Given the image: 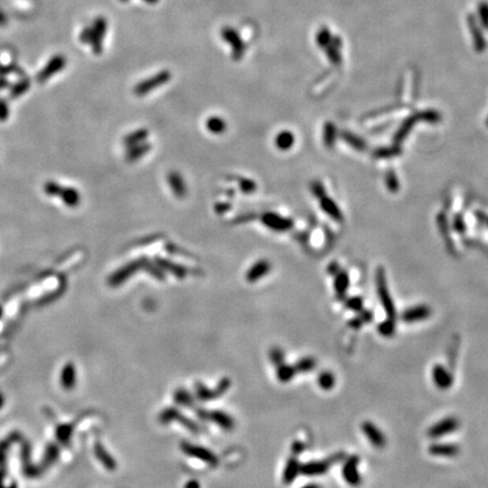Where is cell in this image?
I'll use <instances>...</instances> for the list:
<instances>
[{
    "mask_svg": "<svg viewBox=\"0 0 488 488\" xmlns=\"http://www.w3.org/2000/svg\"><path fill=\"white\" fill-rule=\"evenodd\" d=\"M148 135H149V131L147 129H144V128H141V129H137L124 137L123 144H124V146H127V147H133V146H136L138 144L144 142L146 139H147Z\"/></svg>",
    "mask_w": 488,
    "mask_h": 488,
    "instance_id": "cell-26",
    "label": "cell"
},
{
    "mask_svg": "<svg viewBox=\"0 0 488 488\" xmlns=\"http://www.w3.org/2000/svg\"><path fill=\"white\" fill-rule=\"evenodd\" d=\"M363 322L362 321V319L361 318H357V319H354V320H351V322H349V326H351V328H355V329H357V328L361 327L363 325Z\"/></svg>",
    "mask_w": 488,
    "mask_h": 488,
    "instance_id": "cell-53",
    "label": "cell"
},
{
    "mask_svg": "<svg viewBox=\"0 0 488 488\" xmlns=\"http://www.w3.org/2000/svg\"><path fill=\"white\" fill-rule=\"evenodd\" d=\"M334 291H336V294L338 297H344L346 295V292L348 290L349 286V277L346 273L340 272L336 273V277H334Z\"/></svg>",
    "mask_w": 488,
    "mask_h": 488,
    "instance_id": "cell-32",
    "label": "cell"
},
{
    "mask_svg": "<svg viewBox=\"0 0 488 488\" xmlns=\"http://www.w3.org/2000/svg\"><path fill=\"white\" fill-rule=\"evenodd\" d=\"M63 201V204L68 206L70 208L77 207L80 202V195L75 188L71 187H62L61 194L59 195Z\"/></svg>",
    "mask_w": 488,
    "mask_h": 488,
    "instance_id": "cell-24",
    "label": "cell"
},
{
    "mask_svg": "<svg viewBox=\"0 0 488 488\" xmlns=\"http://www.w3.org/2000/svg\"><path fill=\"white\" fill-rule=\"evenodd\" d=\"M386 184L391 192H397L399 189V181L393 171L388 172L386 176Z\"/></svg>",
    "mask_w": 488,
    "mask_h": 488,
    "instance_id": "cell-45",
    "label": "cell"
},
{
    "mask_svg": "<svg viewBox=\"0 0 488 488\" xmlns=\"http://www.w3.org/2000/svg\"><path fill=\"white\" fill-rule=\"evenodd\" d=\"M487 124H488V120H487Z\"/></svg>",
    "mask_w": 488,
    "mask_h": 488,
    "instance_id": "cell-61",
    "label": "cell"
},
{
    "mask_svg": "<svg viewBox=\"0 0 488 488\" xmlns=\"http://www.w3.org/2000/svg\"><path fill=\"white\" fill-rule=\"evenodd\" d=\"M376 291L377 295H379V298L381 303H382V306L386 311L388 319L394 320L395 318V310H394V304L392 298H391V295L389 293V290H388V285L386 280V275H384V272L382 268H379L376 272Z\"/></svg>",
    "mask_w": 488,
    "mask_h": 488,
    "instance_id": "cell-1",
    "label": "cell"
},
{
    "mask_svg": "<svg viewBox=\"0 0 488 488\" xmlns=\"http://www.w3.org/2000/svg\"><path fill=\"white\" fill-rule=\"evenodd\" d=\"M315 366H316V362H315L314 358L304 357V358H301L300 361L296 363V365H295L294 368H295V370H296V372H298V373H310L315 369Z\"/></svg>",
    "mask_w": 488,
    "mask_h": 488,
    "instance_id": "cell-38",
    "label": "cell"
},
{
    "mask_svg": "<svg viewBox=\"0 0 488 488\" xmlns=\"http://www.w3.org/2000/svg\"><path fill=\"white\" fill-rule=\"evenodd\" d=\"M155 262L157 263V265L161 267L163 270H165V272L172 273V275L177 277V278H181V279L184 278V277H186L189 273L186 267L177 265V263H174L165 258H161V256H156Z\"/></svg>",
    "mask_w": 488,
    "mask_h": 488,
    "instance_id": "cell-19",
    "label": "cell"
},
{
    "mask_svg": "<svg viewBox=\"0 0 488 488\" xmlns=\"http://www.w3.org/2000/svg\"><path fill=\"white\" fill-rule=\"evenodd\" d=\"M61 384L67 390L73 389L76 384V370L73 364H68L61 372Z\"/></svg>",
    "mask_w": 488,
    "mask_h": 488,
    "instance_id": "cell-29",
    "label": "cell"
},
{
    "mask_svg": "<svg viewBox=\"0 0 488 488\" xmlns=\"http://www.w3.org/2000/svg\"><path fill=\"white\" fill-rule=\"evenodd\" d=\"M318 384L322 390L329 391L332 389L334 384H336V377H334V375L331 372L325 371L320 373V375L318 377Z\"/></svg>",
    "mask_w": 488,
    "mask_h": 488,
    "instance_id": "cell-37",
    "label": "cell"
},
{
    "mask_svg": "<svg viewBox=\"0 0 488 488\" xmlns=\"http://www.w3.org/2000/svg\"><path fill=\"white\" fill-rule=\"evenodd\" d=\"M62 187L60 186L58 182L56 181H48V182L44 183L43 186V191L45 195H48L49 197H59L60 194H61Z\"/></svg>",
    "mask_w": 488,
    "mask_h": 488,
    "instance_id": "cell-43",
    "label": "cell"
},
{
    "mask_svg": "<svg viewBox=\"0 0 488 488\" xmlns=\"http://www.w3.org/2000/svg\"><path fill=\"white\" fill-rule=\"evenodd\" d=\"M429 452L435 457H444V458H453L457 457L460 452L458 445L455 444H443V443H435L432 444L429 448Z\"/></svg>",
    "mask_w": 488,
    "mask_h": 488,
    "instance_id": "cell-18",
    "label": "cell"
},
{
    "mask_svg": "<svg viewBox=\"0 0 488 488\" xmlns=\"http://www.w3.org/2000/svg\"><path fill=\"white\" fill-rule=\"evenodd\" d=\"M67 60L63 56L61 55H57L53 56L51 59L49 60L47 65H45L43 68L40 70V73L38 74L37 79L40 84H43L50 79L52 76H55L59 73L60 70H62L66 67Z\"/></svg>",
    "mask_w": 488,
    "mask_h": 488,
    "instance_id": "cell-7",
    "label": "cell"
},
{
    "mask_svg": "<svg viewBox=\"0 0 488 488\" xmlns=\"http://www.w3.org/2000/svg\"><path fill=\"white\" fill-rule=\"evenodd\" d=\"M30 86H31V80L28 79V78H25V79L19 81L16 85H14L12 91H10V96H12V98H20V96H22L24 93H26Z\"/></svg>",
    "mask_w": 488,
    "mask_h": 488,
    "instance_id": "cell-39",
    "label": "cell"
},
{
    "mask_svg": "<svg viewBox=\"0 0 488 488\" xmlns=\"http://www.w3.org/2000/svg\"><path fill=\"white\" fill-rule=\"evenodd\" d=\"M167 182H169L171 190L173 191V194L176 197L182 199L186 197L187 195V186L186 182H184L182 176L180 173H177L174 171V172H171L169 176H167Z\"/></svg>",
    "mask_w": 488,
    "mask_h": 488,
    "instance_id": "cell-20",
    "label": "cell"
},
{
    "mask_svg": "<svg viewBox=\"0 0 488 488\" xmlns=\"http://www.w3.org/2000/svg\"><path fill=\"white\" fill-rule=\"evenodd\" d=\"M186 488H200V485H199V483L195 482V480H190V482L186 485Z\"/></svg>",
    "mask_w": 488,
    "mask_h": 488,
    "instance_id": "cell-55",
    "label": "cell"
},
{
    "mask_svg": "<svg viewBox=\"0 0 488 488\" xmlns=\"http://www.w3.org/2000/svg\"><path fill=\"white\" fill-rule=\"evenodd\" d=\"M108 22L104 17H96V20L91 25V35L88 43L91 44L92 50L95 55H101L103 50V41H104Z\"/></svg>",
    "mask_w": 488,
    "mask_h": 488,
    "instance_id": "cell-4",
    "label": "cell"
},
{
    "mask_svg": "<svg viewBox=\"0 0 488 488\" xmlns=\"http://www.w3.org/2000/svg\"><path fill=\"white\" fill-rule=\"evenodd\" d=\"M206 128L212 134H222L226 130V122L220 117H210L206 121Z\"/></svg>",
    "mask_w": 488,
    "mask_h": 488,
    "instance_id": "cell-34",
    "label": "cell"
},
{
    "mask_svg": "<svg viewBox=\"0 0 488 488\" xmlns=\"http://www.w3.org/2000/svg\"><path fill=\"white\" fill-rule=\"evenodd\" d=\"M362 430L374 448L382 449L386 447L387 440L384 434L379 427L372 422H364L362 424Z\"/></svg>",
    "mask_w": 488,
    "mask_h": 488,
    "instance_id": "cell-13",
    "label": "cell"
},
{
    "mask_svg": "<svg viewBox=\"0 0 488 488\" xmlns=\"http://www.w3.org/2000/svg\"><path fill=\"white\" fill-rule=\"evenodd\" d=\"M331 465L330 461H310L301 466V473L305 476H320L328 471Z\"/></svg>",
    "mask_w": 488,
    "mask_h": 488,
    "instance_id": "cell-21",
    "label": "cell"
},
{
    "mask_svg": "<svg viewBox=\"0 0 488 488\" xmlns=\"http://www.w3.org/2000/svg\"><path fill=\"white\" fill-rule=\"evenodd\" d=\"M358 465L359 458L357 455H351L345 460L341 473H343L344 480L348 485L355 487L362 483V477L358 471Z\"/></svg>",
    "mask_w": 488,
    "mask_h": 488,
    "instance_id": "cell-8",
    "label": "cell"
},
{
    "mask_svg": "<svg viewBox=\"0 0 488 488\" xmlns=\"http://www.w3.org/2000/svg\"><path fill=\"white\" fill-rule=\"evenodd\" d=\"M430 314H432V311H430L429 306L417 305V306H412V308L404 311L401 315V319L407 323H415L429 319Z\"/></svg>",
    "mask_w": 488,
    "mask_h": 488,
    "instance_id": "cell-16",
    "label": "cell"
},
{
    "mask_svg": "<svg viewBox=\"0 0 488 488\" xmlns=\"http://www.w3.org/2000/svg\"><path fill=\"white\" fill-rule=\"evenodd\" d=\"M294 142H295L294 134L288 130L281 131V133L277 135L275 139L276 147L280 149V151H288V149H291L293 147Z\"/></svg>",
    "mask_w": 488,
    "mask_h": 488,
    "instance_id": "cell-27",
    "label": "cell"
},
{
    "mask_svg": "<svg viewBox=\"0 0 488 488\" xmlns=\"http://www.w3.org/2000/svg\"><path fill=\"white\" fill-rule=\"evenodd\" d=\"M230 380L229 379H223L218 384V388L216 390H209L207 387H205L204 384L197 383L195 386V393H197L198 399H200L202 401H208V400H214V399H217L220 395H223L224 393L229 390L230 388Z\"/></svg>",
    "mask_w": 488,
    "mask_h": 488,
    "instance_id": "cell-12",
    "label": "cell"
},
{
    "mask_svg": "<svg viewBox=\"0 0 488 488\" xmlns=\"http://www.w3.org/2000/svg\"><path fill=\"white\" fill-rule=\"evenodd\" d=\"M174 400L177 405L181 406H186V407H190V406L194 405V398L191 397V394L188 392V391L180 389L177 390L176 393H174Z\"/></svg>",
    "mask_w": 488,
    "mask_h": 488,
    "instance_id": "cell-41",
    "label": "cell"
},
{
    "mask_svg": "<svg viewBox=\"0 0 488 488\" xmlns=\"http://www.w3.org/2000/svg\"><path fill=\"white\" fill-rule=\"evenodd\" d=\"M141 268L145 269V272H147L149 275L155 277V278L158 279L159 281L165 280V275H164V272L161 267H159L156 262L153 263L152 261H149V259L146 258V256H142Z\"/></svg>",
    "mask_w": 488,
    "mask_h": 488,
    "instance_id": "cell-31",
    "label": "cell"
},
{
    "mask_svg": "<svg viewBox=\"0 0 488 488\" xmlns=\"http://www.w3.org/2000/svg\"><path fill=\"white\" fill-rule=\"evenodd\" d=\"M0 314H1V310H0Z\"/></svg>",
    "mask_w": 488,
    "mask_h": 488,
    "instance_id": "cell-60",
    "label": "cell"
},
{
    "mask_svg": "<svg viewBox=\"0 0 488 488\" xmlns=\"http://www.w3.org/2000/svg\"><path fill=\"white\" fill-rule=\"evenodd\" d=\"M254 218H255L254 214H245V215H241L237 219H235L234 223H236V224L244 223V222H249V220H254Z\"/></svg>",
    "mask_w": 488,
    "mask_h": 488,
    "instance_id": "cell-51",
    "label": "cell"
},
{
    "mask_svg": "<svg viewBox=\"0 0 488 488\" xmlns=\"http://www.w3.org/2000/svg\"><path fill=\"white\" fill-rule=\"evenodd\" d=\"M311 190L313 192V195H314L315 197H318L319 199H321L326 195L325 188H323L322 183L319 182V181H314V182L311 184Z\"/></svg>",
    "mask_w": 488,
    "mask_h": 488,
    "instance_id": "cell-48",
    "label": "cell"
},
{
    "mask_svg": "<svg viewBox=\"0 0 488 488\" xmlns=\"http://www.w3.org/2000/svg\"><path fill=\"white\" fill-rule=\"evenodd\" d=\"M159 420H161L163 424H169L171 422H179L181 423V425H183L186 429H188L189 430H191V432L194 433H197L199 430L197 424H195L194 420L187 418L186 416L181 414V412L176 408L165 409V410L161 414V416H159Z\"/></svg>",
    "mask_w": 488,
    "mask_h": 488,
    "instance_id": "cell-10",
    "label": "cell"
},
{
    "mask_svg": "<svg viewBox=\"0 0 488 488\" xmlns=\"http://www.w3.org/2000/svg\"><path fill=\"white\" fill-rule=\"evenodd\" d=\"M320 206L323 212H325L328 216H330L331 218L337 220V222H341L343 220V214H341L338 205L334 202L332 199L327 197H322L320 199Z\"/></svg>",
    "mask_w": 488,
    "mask_h": 488,
    "instance_id": "cell-22",
    "label": "cell"
},
{
    "mask_svg": "<svg viewBox=\"0 0 488 488\" xmlns=\"http://www.w3.org/2000/svg\"><path fill=\"white\" fill-rule=\"evenodd\" d=\"M341 138L347 142V144L351 146V147H352L354 149H356V151H365L366 149V142L362 139V138H359L358 136H356L355 134H351V133H348V131H344L343 134H341Z\"/></svg>",
    "mask_w": 488,
    "mask_h": 488,
    "instance_id": "cell-33",
    "label": "cell"
},
{
    "mask_svg": "<svg viewBox=\"0 0 488 488\" xmlns=\"http://www.w3.org/2000/svg\"><path fill=\"white\" fill-rule=\"evenodd\" d=\"M432 379L441 390H448L453 386V376L444 366L437 364L432 369Z\"/></svg>",
    "mask_w": 488,
    "mask_h": 488,
    "instance_id": "cell-15",
    "label": "cell"
},
{
    "mask_svg": "<svg viewBox=\"0 0 488 488\" xmlns=\"http://www.w3.org/2000/svg\"><path fill=\"white\" fill-rule=\"evenodd\" d=\"M222 39L231 45V51H232V58L235 61H238L243 58L247 45L245 42L242 40L240 34L237 31H235L232 27H224L220 32Z\"/></svg>",
    "mask_w": 488,
    "mask_h": 488,
    "instance_id": "cell-3",
    "label": "cell"
},
{
    "mask_svg": "<svg viewBox=\"0 0 488 488\" xmlns=\"http://www.w3.org/2000/svg\"><path fill=\"white\" fill-rule=\"evenodd\" d=\"M301 466L302 465L297 459L292 458L288 460L283 473V480L285 484H292L296 479V477L301 473Z\"/></svg>",
    "mask_w": 488,
    "mask_h": 488,
    "instance_id": "cell-23",
    "label": "cell"
},
{
    "mask_svg": "<svg viewBox=\"0 0 488 488\" xmlns=\"http://www.w3.org/2000/svg\"><path fill=\"white\" fill-rule=\"evenodd\" d=\"M417 121H422V117H420V115H417V116H412L409 117V119H407L405 121L404 123H402V126L400 127V129H399L397 133H395V136H394V141L395 142H400L405 139V137L407 136V135L409 134V131L411 130V128L414 127V124L417 122Z\"/></svg>",
    "mask_w": 488,
    "mask_h": 488,
    "instance_id": "cell-30",
    "label": "cell"
},
{
    "mask_svg": "<svg viewBox=\"0 0 488 488\" xmlns=\"http://www.w3.org/2000/svg\"><path fill=\"white\" fill-rule=\"evenodd\" d=\"M7 85H8V81H7L5 79V78L0 77V90H2V88L7 87Z\"/></svg>",
    "mask_w": 488,
    "mask_h": 488,
    "instance_id": "cell-56",
    "label": "cell"
},
{
    "mask_svg": "<svg viewBox=\"0 0 488 488\" xmlns=\"http://www.w3.org/2000/svg\"><path fill=\"white\" fill-rule=\"evenodd\" d=\"M295 374H296V370H295L294 366L286 364H280L277 366V379H278L280 382L283 383L290 382V381L295 376Z\"/></svg>",
    "mask_w": 488,
    "mask_h": 488,
    "instance_id": "cell-35",
    "label": "cell"
},
{
    "mask_svg": "<svg viewBox=\"0 0 488 488\" xmlns=\"http://www.w3.org/2000/svg\"><path fill=\"white\" fill-rule=\"evenodd\" d=\"M121 1H128V0H121Z\"/></svg>",
    "mask_w": 488,
    "mask_h": 488,
    "instance_id": "cell-59",
    "label": "cell"
},
{
    "mask_svg": "<svg viewBox=\"0 0 488 488\" xmlns=\"http://www.w3.org/2000/svg\"><path fill=\"white\" fill-rule=\"evenodd\" d=\"M144 1H146L147 3H156L158 0H144Z\"/></svg>",
    "mask_w": 488,
    "mask_h": 488,
    "instance_id": "cell-58",
    "label": "cell"
},
{
    "mask_svg": "<svg viewBox=\"0 0 488 488\" xmlns=\"http://www.w3.org/2000/svg\"><path fill=\"white\" fill-rule=\"evenodd\" d=\"M454 229L457 230L458 232H460V233H464L465 232L466 225H465L464 219H462L460 216H457V218L454 219Z\"/></svg>",
    "mask_w": 488,
    "mask_h": 488,
    "instance_id": "cell-50",
    "label": "cell"
},
{
    "mask_svg": "<svg viewBox=\"0 0 488 488\" xmlns=\"http://www.w3.org/2000/svg\"><path fill=\"white\" fill-rule=\"evenodd\" d=\"M400 154V148L398 146H393V147H384V148H377L376 151H374L373 156L377 158H390L393 157V156H397Z\"/></svg>",
    "mask_w": 488,
    "mask_h": 488,
    "instance_id": "cell-40",
    "label": "cell"
},
{
    "mask_svg": "<svg viewBox=\"0 0 488 488\" xmlns=\"http://www.w3.org/2000/svg\"><path fill=\"white\" fill-rule=\"evenodd\" d=\"M337 137V131L336 127L333 126L331 122H328L325 124V128H323V142H325V146H327L328 148H331L336 141Z\"/></svg>",
    "mask_w": 488,
    "mask_h": 488,
    "instance_id": "cell-36",
    "label": "cell"
},
{
    "mask_svg": "<svg viewBox=\"0 0 488 488\" xmlns=\"http://www.w3.org/2000/svg\"><path fill=\"white\" fill-rule=\"evenodd\" d=\"M198 417L201 419H210L212 422L216 423L219 427H222L223 429L230 430L234 427V420L232 419L230 415L225 414V412L215 410V411H206L204 409H199L197 411Z\"/></svg>",
    "mask_w": 488,
    "mask_h": 488,
    "instance_id": "cell-14",
    "label": "cell"
},
{
    "mask_svg": "<svg viewBox=\"0 0 488 488\" xmlns=\"http://www.w3.org/2000/svg\"><path fill=\"white\" fill-rule=\"evenodd\" d=\"M230 208H231V205L230 204H226V202H223V204H217L215 206L216 213H218V214L226 213L227 210H230Z\"/></svg>",
    "mask_w": 488,
    "mask_h": 488,
    "instance_id": "cell-52",
    "label": "cell"
},
{
    "mask_svg": "<svg viewBox=\"0 0 488 488\" xmlns=\"http://www.w3.org/2000/svg\"><path fill=\"white\" fill-rule=\"evenodd\" d=\"M7 22H8V20H7L6 14L3 13L1 9H0V26H5Z\"/></svg>",
    "mask_w": 488,
    "mask_h": 488,
    "instance_id": "cell-54",
    "label": "cell"
},
{
    "mask_svg": "<svg viewBox=\"0 0 488 488\" xmlns=\"http://www.w3.org/2000/svg\"><path fill=\"white\" fill-rule=\"evenodd\" d=\"M346 305L349 310L359 312L363 310V300L361 297H351L346 302Z\"/></svg>",
    "mask_w": 488,
    "mask_h": 488,
    "instance_id": "cell-47",
    "label": "cell"
},
{
    "mask_svg": "<svg viewBox=\"0 0 488 488\" xmlns=\"http://www.w3.org/2000/svg\"><path fill=\"white\" fill-rule=\"evenodd\" d=\"M377 331H379L383 337H392L395 332L394 320L388 319L386 321L381 322L380 325L377 326Z\"/></svg>",
    "mask_w": 488,
    "mask_h": 488,
    "instance_id": "cell-42",
    "label": "cell"
},
{
    "mask_svg": "<svg viewBox=\"0 0 488 488\" xmlns=\"http://www.w3.org/2000/svg\"><path fill=\"white\" fill-rule=\"evenodd\" d=\"M9 106L3 98H0V122H3L9 117Z\"/></svg>",
    "mask_w": 488,
    "mask_h": 488,
    "instance_id": "cell-49",
    "label": "cell"
},
{
    "mask_svg": "<svg viewBox=\"0 0 488 488\" xmlns=\"http://www.w3.org/2000/svg\"><path fill=\"white\" fill-rule=\"evenodd\" d=\"M270 269H272V265H270L268 260L260 259L248 270L245 277H247V280L249 283H255V281H258L259 279L268 275Z\"/></svg>",
    "mask_w": 488,
    "mask_h": 488,
    "instance_id": "cell-17",
    "label": "cell"
},
{
    "mask_svg": "<svg viewBox=\"0 0 488 488\" xmlns=\"http://www.w3.org/2000/svg\"><path fill=\"white\" fill-rule=\"evenodd\" d=\"M263 225L275 232H286L293 227V220L278 215L276 213H266L261 217Z\"/></svg>",
    "mask_w": 488,
    "mask_h": 488,
    "instance_id": "cell-9",
    "label": "cell"
},
{
    "mask_svg": "<svg viewBox=\"0 0 488 488\" xmlns=\"http://www.w3.org/2000/svg\"><path fill=\"white\" fill-rule=\"evenodd\" d=\"M172 75L169 70H162L159 71L158 74L154 75V76L147 78V79L141 80L140 83H138L134 88V93L137 96H145L151 93L156 88L163 86L165 85L167 81L171 79Z\"/></svg>",
    "mask_w": 488,
    "mask_h": 488,
    "instance_id": "cell-2",
    "label": "cell"
},
{
    "mask_svg": "<svg viewBox=\"0 0 488 488\" xmlns=\"http://www.w3.org/2000/svg\"><path fill=\"white\" fill-rule=\"evenodd\" d=\"M141 262L142 258H139L137 260H133V261L128 262L127 265L122 266L121 268L111 273V276L108 278V284L111 287H117L120 286V285H122L123 283H126L134 273H137L138 269L141 268Z\"/></svg>",
    "mask_w": 488,
    "mask_h": 488,
    "instance_id": "cell-5",
    "label": "cell"
},
{
    "mask_svg": "<svg viewBox=\"0 0 488 488\" xmlns=\"http://www.w3.org/2000/svg\"><path fill=\"white\" fill-rule=\"evenodd\" d=\"M181 449L187 455H190V457H194L195 459H199V460L204 461L205 464H207L209 466H217L218 464V459L216 458V455L213 453L210 450H207L206 448L199 447V445H195L191 443H184L181 444Z\"/></svg>",
    "mask_w": 488,
    "mask_h": 488,
    "instance_id": "cell-6",
    "label": "cell"
},
{
    "mask_svg": "<svg viewBox=\"0 0 488 488\" xmlns=\"http://www.w3.org/2000/svg\"><path fill=\"white\" fill-rule=\"evenodd\" d=\"M302 488H321V486H320V485H315V484H310V485L303 486Z\"/></svg>",
    "mask_w": 488,
    "mask_h": 488,
    "instance_id": "cell-57",
    "label": "cell"
},
{
    "mask_svg": "<svg viewBox=\"0 0 488 488\" xmlns=\"http://www.w3.org/2000/svg\"><path fill=\"white\" fill-rule=\"evenodd\" d=\"M269 356H270V359H272V362L275 365L278 366L280 364H283L285 355H284V351H281L280 348H273L272 351H270Z\"/></svg>",
    "mask_w": 488,
    "mask_h": 488,
    "instance_id": "cell-46",
    "label": "cell"
},
{
    "mask_svg": "<svg viewBox=\"0 0 488 488\" xmlns=\"http://www.w3.org/2000/svg\"><path fill=\"white\" fill-rule=\"evenodd\" d=\"M236 179L238 180L237 181V182H238V187H240L241 191L243 192V194L250 195V194H252V192L255 191L256 184H255L254 181H252L250 179H247V177H237L236 176Z\"/></svg>",
    "mask_w": 488,
    "mask_h": 488,
    "instance_id": "cell-44",
    "label": "cell"
},
{
    "mask_svg": "<svg viewBox=\"0 0 488 488\" xmlns=\"http://www.w3.org/2000/svg\"><path fill=\"white\" fill-rule=\"evenodd\" d=\"M95 455H96V457H98V460L102 462V465L104 466L106 469L111 470V471H112V470L116 469L117 464H116L115 459L112 458V455L110 454L109 452L106 451L105 449L103 448L101 444H96L95 445Z\"/></svg>",
    "mask_w": 488,
    "mask_h": 488,
    "instance_id": "cell-28",
    "label": "cell"
},
{
    "mask_svg": "<svg viewBox=\"0 0 488 488\" xmlns=\"http://www.w3.org/2000/svg\"><path fill=\"white\" fill-rule=\"evenodd\" d=\"M151 149L152 145L149 144V142H141V144L133 146V147H129V151H128L126 155V159L130 163L136 162L139 158H141L142 156L147 154Z\"/></svg>",
    "mask_w": 488,
    "mask_h": 488,
    "instance_id": "cell-25",
    "label": "cell"
},
{
    "mask_svg": "<svg viewBox=\"0 0 488 488\" xmlns=\"http://www.w3.org/2000/svg\"><path fill=\"white\" fill-rule=\"evenodd\" d=\"M459 429V420L454 417H447L444 419L440 420L436 424L430 427L429 429V437L432 439H439V437H443L445 435H449V434L455 432Z\"/></svg>",
    "mask_w": 488,
    "mask_h": 488,
    "instance_id": "cell-11",
    "label": "cell"
}]
</instances>
